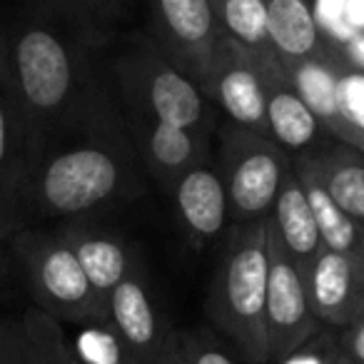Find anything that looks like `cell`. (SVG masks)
Instances as JSON below:
<instances>
[{
	"instance_id": "1",
	"label": "cell",
	"mask_w": 364,
	"mask_h": 364,
	"mask_svg": "<svg viewBox=\"0 0 364 364\" xmlns=\"http://www.w3.org/2000/svg\"><path fill=\"white\" fill-rule=\"evenodd\" d=\"M33 150L65 137L127 132L112 85V33L80 0H21L0 26Z\"/></svg>"
},
{
	"instance_id": "2",
	"label": "cell",
	"mask_w": 364,
	"mask_h": 364,
	"mask_svg": "<svg viewBox=\"0 0 364 364\" xmlns=\"http://www.w3.org/2000/svg\"><path fill=\"white\" fill-rule=\"evenodd\" d=\"M145 170L130 132H97L46 145L21 200V228L38 220H92L145 193Z\"/></svg>"
},
{
	"instance_id": "3",
	"label": "cell",
	"mask_w": 364,
	"mask_h": 364,
	"mask_svg": "<svg viewBox=\"0 0 364 364\" xmlns=\"http://www.w3.org/2000/svg\"><path fill=\"white\" fill-rule=\"evenodd\" d=\"M112 85L125 122H167L215 140L218 110L188 73L145 36L130 33L110 48Z\"/></svg>"
},
{
	"instance_id": "4",
	"label": "cell",
	"mask_w": 364,
	"mask_h": 364,
	"mask_svg": "<svg viewBox=\"0 0 364 364\" xmlns=\"http://www.w3.org/2000/svg\"><path fill=\"white\" fill-rule=\"evenodd\" d=\"M267 220L232 225L228 250L220 259L208 292V317L213 327L237 349L247 364H267Z\"/></svg>"
},
{
	"instance_id": "5",
	"label": "cell",
	"mask_w": 364,
	"mask_h": 364,
	"mask_svg": "<svg viewBox=\"0 0 364 364\" xmlns=\"http://www.w3.org/2000/svg\"><path fill=\"white\" fill-rule=\"evenodd\" d=\"M8 250L21 267L36 309L73 327L107 317V302L92 289L75 252L58 230L50 232L26 225L8 237Z\"/></svg>"
},
{
	"instance_id": "6",
	"label": "cell",
	"mask_w": 364,
	"mask_h": 364,
	"mask_svg": "<svg viewBox=\"0 0 364 364\" xmlns=\"http://www.w3.org/2000/svg\"><path fill=\"white\" fill-rule=\"evenodd\" d=\"M215 165L228 190L232 225H252L269 218L292 160L267 135L228 122Z\"/></svg>"
},
{
	"instance_id": "7",
	"label": "cell",
	"mask_w": 364,
	"mask_h": 364,
	"mask_svg": "<svg viewBox=\"0 0 364 364\" xmlns=\"http://www.w3.org/2000/svg\"><path fill=\"white\" fill-rule=\"evenodd\" d=\"M145 8V36L162 55L200 85L215 46L225 36L210 0H140Z\"/></svg>"
},
{
	"instance_id": "8",
	"label": "cell",
	"mask_w": 364,
	"mask_h": 364,
	"mask_svg": "<svg viewBox=\"0 0 364 364\" xmlns=\"http://www.w3.org/2000/svg\"><path fill=\"white\" fill-rule=\"evenodd\" d=\"M200 87L215 110L223 112L232 125L267 135L264 82L259 58L255 53L223 36L200 77Z\"/></svg>"
},
{
	"instance_id": "9",
	"label": "cell",
	"mask_w": 364,
	"mask_h": 364,
	"mask_svg": "<svg viewBox=\"0 0 364 364\" xmlns=\"http://www.w3.org/2000/svg\"><path fill=\"white\" fill-rule=\"evenodd\" d=\"M36 160L31 127L8 63L0 31V240L8 242L21 230V200L26 177Z\"/></svg>"
},
{
	"instance_id": "10",
	"label": "cell",
	"mask_w": 364,
	"mask_h": 364,
	"mask_svg": "<svg viewBox=\"0 0 364 364\" xmlns=\"http://www.w3.org/2000/svg\"><path fill=\"white\" fill-rule=\"evenodd\" d=\"M269 272H267V307H264V327H267L269 362L282 364L292 352L309 342L319 332V319L312 309L307 292V279L287 259V255L272 242L267 230Z\"/></svg>"
},
{
	"instance_id": "11",
	"label": "cell",
	"mask_w": 364,
	"mask_h": 364,
	"mask_svg": "<svg viewBox=\"0 0 364 364\" xmlns=\"http://www.w3.org/2000/svg\"><path fill=\"white\" fill-rule=\"evenodd\" d=\"M107 319L137 364H160L170 344L175 342L177 329L162 319L145 264L127 274L107 294Z\"/></svg>"
},
{
	"instance_id": "12",
	"label": "cell",
	"mask_w": 364,
	"mask_h": 364,
	"mask_svg": "<svg viewBox=\"0 0 364 364\" xmlns=\"http://www.w3.org/2000/svg\"><path fill=\"white\" fill-rule=\"evenodd\" d=\"M259 70L267 102V135L279 150L287 152L289 160L317 155L337 145V140L319 125L312 110L297 95L277 58H259Z\"/></svg>"
},
{
	"instance_id": "13",
	"label": "cell",
	"mask_w": 364,
	"mask_h": 364,
	"mask_svg": "<svg viewBox=\"0 0 364 364\" xmlns=\"http://www.w3.org/2000/svg\"><path fill=\"white\" fill-rule=\"evenodd\" d=\"M167 195L172 198L180 228L198 250L213 245L232 225L228 190L213 155L188 167L172 182Z\"/></svg>"
},
{
	"instance_id": "14",
	"label": "cell",
	"mask_w": 364,
	"mask_h": 364,
	"mask_svg": "<svg viewBox=\"0 0 364 364\" xmlns=\"http://www.w3.org/2000/svg\"><path fill=\"white\" fill-rule=\"evenodd\" d=\"M339 65H342V58L329 46L322 55L287 63L282 65V70L302 102L319 120V125L337 142L364 152V135L354 127L344 110L342 90H339Z\"/></svg>"
},
{
	"instance_id": "15",
	"label": "cell",
	"mask_w": 364,
	"mask_h": 364,
	"mask_svg": "<svg viewBox=\"0 0 364 364\" xmlns=\"http://www.w3.org/2000/svg\"><path fill=\"white\" fill-rule=\"evenodd\" d=\"M307 292L319 324L347 329L364 309V257L322 250L307 274Z\"/></svg>"
},
{
	"instance_id": "16",
	"label": "cell",
	"mask_w": 364,
	"mask_h": 364,
	"mask_svg": "<svg viewBox=\"0 0 364 364\" xmlns=\"http://www.w3.org/2000/svg\"><path fill=\"white\" fill-rule=\"evenodd\" d=\"M127 132L145 175L160 185L162 193H167L188 167L213 155L210 137L167 122H130Z\"/></svg>"
},
{
	"instance_id": "17",
	"label": "cell",
	"mask_w": 364,
	"mask_h": 364,
	"mask_svg": "<svg viewBox=\"0 0 364 364\" xmlns=\"http://www.w3.org/2000/svg\"><path fill=\"white\" fill-rule=\"evenodd\" d=\"M58 232L63 235L70 250L75 252L85 277L90 279L92 289L107 302V294L140 267L135 250L117 235L97 228L92 220H73L60 223Z\"/></svg>"
},
{
	"instance_id": "18",
	"label": "cell",
	"mask_w": 364,
	"mask_h": 364,
	"mask_svg": "<svg viewBox=\"0 0 364 364\" xmlns=\"http://www.w3.org/2000/svg\"><path fill=\"white\" fill-rule=\"evenodd\" d=\"M267 230L272 242L287 255V259L299 269L307 279L317 255L324 250L319 237L317 223H314L312 208H309L307 193L302 188V180L297 177L294 167L287 170L279 195L274 200V208L267 218Z\"/></svg>"
},
{
	"instance_id": "19",
	"label": "cell",
	"mask_w": 364,
	"mask_h": 364,
	"mask_svg": "<svg viewBox=\"0 0 364 364\" xmlns=\"http://www.w3.org/2000/svg\"><path fill=\"white\" fill-rule=\"evenodd\" d=\"M267 41L279 65L317 58L329 48L307 0H267Z\"/></svg>"
},
{
	"instance_id": "20",
	"label": "cell",
	"mask_w": 364,
	"mask_h": 364,
	"mask_svg": "<svg viewBox=\"0 0 364 364\" xmlns=\"http://www.w3.org/2000/svg\"><path fill=\"white\" fill-rule=\"evenodd\" d=\"M297 160H304L312 167L329 198L359 228H364V152L337 142L317 155L297 157Z\"/></svg>"
},
{
	"instance_id": "21",
	"label": "cell",
	"mask_w": 364,
	"mask_h": 364,
	"mask_svg": "<svg viewBox=\"0 0 364 364\" xmlns=\"http://www.w3.org/2000/svg\"><path fill=\"white\" fill-rule=\"evenodd\" d=\"M292 167L299 180H302L304 193H307L309 208H312L314 223H317L324 250L364 257V228H359V225L329 198V193L324 190V185L319 182V177L314 175L307 162L292 160Z\"/></svg>"
},
{
	"instance_id": "22",
	"label": "cell",
	"mask_w": 364,
	"mask_h": 364,
	"mask_svg": "<svg viewBox=\"0 0 364 364\" xmlns=\"http://www.w3.org/2000/svg\"><path fill=\"white\" fill-rule=\"evenodd\" d=\"M210 3L225 36L257 58L272 55L267 41V0H210Z\"/></svg>"
},
{
	"instance_id": "23",
	"label": "cell",
	"mask_w": 364,
	"mask_h": 364,
	"mask_svg": "<svg viewBox=\"0 0 364 364\" xmlns=\"http://www.w3.org/2000/svg\"><path fill=\"white\" fill-rule=\"evenodd\" d=\"M21 324L28 364H82L73 352L65 324H60L55 317L31 307L21 317Z\"/></svg>"
},
{
	"instance_id": "24",
	"label": "cell",
	"mask_w": 364,
	"mask_h": 364,
	"mask_svg": "<svg viewBox=\"0 0 364 364\" xmlns=\"http://www.w3.org/2000/svg\"><path fill=\"white\" fill-rule=\"evenodd\" d=\"M70 344L82 364H137L107 317L77 324V332L75 337H70Z\"/></svg>"
},
{
	"instance_id": "25",
	"label": "cell",
	"mask_w": 364,
	"mask_h": 364,
	"mask_svg": "<svg viewBox=\"0 0 364 364\" xmlns=\"http://www.w3.org/2000/svg\"><path fill=\"white\" fill-rule=\"evenodd\" d=\"M177 352L185 364H237L235 357L205 329L177 332Z\"/></svg>"
},
{
	"instance_id": "26",
	"label": "cell",
	"mask_w": 364,
	"mask_h": 364,
	"mask_svg": "<svg viewBox=\"0 0 364 364\" xmlns=\"http://www.w3.org/2000/svg\"><path fill=\"white\" fill-rule=\"evenodd\" d=\"M309 8H312L314 21L329 46L344 43L354 33H359L349 18V0H309Z\"/></svg>"
},
{
	"instance_id": "27",
	"label": "cell",
	"mask_w": 364,
	"mask_h": 364,
	"mask_svg": "<svg viewBox=\"0 0 364 364\" xmlns=\"http://www.w3.org/2000/svg\"><path fill=\"white\" fill-rule=\"evenodd\" d=\"M339 90H342V102L349 120L364 135V73L352 70L342 60V65H339Z\"/></svg>"
},
{
	"instance_id": "28",
	"label": "cell",
	"mask_w": 364,
	"mask_h": 364,
	"mask_svg": "<svg viewBox=\"0 0 364 364\" xmlns=\"http://www.w3.org/2000/svg\"><path fill=\"white\" fill-rule=\"evenodd\" d=\"M0 364H28L21 317H0Z\"/></svg>"
},
{
	"instance_id": "29",
	"label": "cell",
	"mask_w": 364,
	"mask_h": 364,
	"mask_svg": "<svg viewBox=\"0 0 364 364\" xmlns=\"http://www.w3.org/2000/svg\"><path fill=\"white\" fill-rule=\"evenodd\" d=\"M80 6L97 26L105 28L107 33H115V28L122 26V21L130 16L135 0H80Z\"/></svg>"
},
{
	"instance_id": "30",
	"label": "cell",
	"mask_w": 364,
	"mask_h": 364,
	"mask_svg": "<svg viewBox=\"0 0 364 364\" xmlns=\"http://www.w3.org/2000/svg\"><path fill=\"white\" fill-rule=\"evenodd\" d=\"M314 339V337H312ZM309 339L304 347H299L297 352H292L282 364H337L339 354H342V347L339 344H332V347L319 349V344H314Z\"/></svg>"
},
{
	"instance_id": "31",
	"label": "cell",
	"mask_w": 364,
	"mask_h": 364,
	"mask_svg": "<svg viewBox=\"0 0 364 364\" xmlns=\"http://www.w3.org/2000/svg\"><path fill=\"white\" fill-rule=\"evenodd\" d=\"M342 352L352 364H364V309L354 317V322L344 329L342 337Z\"/></svg>"
},
{
	"instance_id": "32",
	"label": "cell",
	"mask_w": 364,
	"mask_h": 364,
	"mask_svg": "<svg viewBox=\"0 0 364 364\" xmlns=\"http://www.w3.org/2000/svg\"><path fill=\"white\" fill-rule=\"evenodd\" d=\"M332 48L337 50V55L344 60V65H349L352 70L364 73V31L354 33L349 41L337 43V46H332Z\"/></svg>"
},
{
	"instance_id": "33",
	"label": "cell",
	"mask_w": 364,
	"mask_h": 364,
	"mask_svg": "<svg viewBox=\"0 0 364 364\" xmlns=\"http://www.w3.org/2000/svg\"><path fill=\"white\" fill-rule=\"evenodd\" d=\"M349 18L357 31H364V0H349Z\"/></svg>"
},
{
	"instance_id": "34",
	"label": "cell",
	"mask_w": 364,
	"mask_h": 364,
	"mask_svg": "<svg viewBox=\"0 0 364 364\" xmlns=\"http://www.w3.org/2000/svg\"><path fill=\"white\" fill-rule=\"evenodd\" d=\"M175 337H177V332H175ZM160 364H185V362H182V357H180V352H177V339L170 344V349H167L165 357L160 359Z\"/></svg>"
},
{
	"instance_id": "35",
	"label": "cell",
	"mask_w": 364,
	"mask_h": 364,
	"mask_svg": "<svg viewBox=\"0 0 364 364\" xmlns=\"http://www.w3.org/2000/svg\"><path fill=\"white\" fill-rule=\"evenodd\" d=\"M3 269H6V262H3V240H0V277H3Z\"/></svg>"
},
{
	"instance_id": "36",
	"label": "cell",
	"mask_w": 364,
	"mask_h": 364,
	"mask_svg": "<svg viewBox=\"0 0 364 364\" xmlns=\"http://www.w3.org/2000/svg\"><path fill=\"white\" fill-rule=\"evenodd\" d=\"M337 364H352V362H349V359L344 357V352H342V354H339V359H337Z\"/></svg>"
},
{
	"instance_id": "37",
	"label": "cell",
	"mask_w": 364,
	"mask_h": 364,
	"mask_svg": "<svg viewBox=\"0 0 364 364\" xmlns=\"http://www.w3.org/2000/svg\"><path fill=\"white\" fill-rule=\"evenodd\" d=\"M307 3H309V0H307Z\"/></svg>"
}]
</instances>
